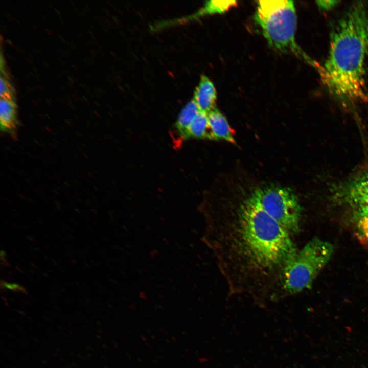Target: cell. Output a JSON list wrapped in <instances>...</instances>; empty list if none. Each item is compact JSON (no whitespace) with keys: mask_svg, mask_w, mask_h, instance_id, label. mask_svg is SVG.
I'll return each mask as SVG.
<instances>
[{"mask_svg":"<svg viewBox=\"0 0 368 368\" xmlns=\"http://www.w3.org/2000/svg\"><path fill=\"white\" fill-rule=\"evenodd\" d=\"M203 239L229 295L261 306L275 301L283 270L298 251L293 238L251 195L232 213L209 217Z\"/></svg>","mask_w":368,"mask_h":368,"instance_id":"6da1fadb","label":"cell"},{"mask_svg":"<svg viewBox=\"0 0 368 368\" xmlns=\"http://www.w3.org/2000/svg\"><path fill=\"white\" fill-rule=\"evenodd\" d=\"M368 55V8L356 2L331 33L328 54L318 71L329 93L343 105L363 95L364 63Z\"/></svg>","mask_w":368,"mask_h":368,"instance_id":"7a4b0ae2","label":"cell"},{"mask_svg":"<svg viewBox=\"0 0 368 368\" xmlns=\"http://www.w3.org/2000/svg\"><path fill=\"white\" fill-rule=\"evenodd\" d=\"M254 19L271 47L282 52H292L317 68V63L296 43L297 18L293 1H258Z\"/></svg>","mask_w":368,"mask_h":368,"instance_id":"3957f363","label":"cell"},{"mask_svg":"<svg viewBox=\"0 0 368 368\" xmlns=\"http://www.w3.org/2000/svg\"><path fill=\"white\" fill-rule=\"evenodd\" d=\"M333 245L314 238L298 251L282 272L275 301L294 295L310 288L330 260Z\"/></svg>","mask_w":368,"mask_h":368,"instance_id":"277c9868","label":"cell"},{"mask_svg":"<svg viewBox=\"0 0 368 368\" xmlns=\"http://www.w3.org/2000/svg\"><path fill=\"white\" fill-rule=\"evenodd\" d=\"M251 195L291 237L298 234L301 207L296 196L290 189L267 187L257 189Z\"/></svg>","mask_w":368,"mask_h":368,"instance_id":"5b68a950","label":"cell"},{"mask_svg":"<svg viewBox=\"0 0 368 368\" xmlns=\"http://www.w3.org/2000/svg\"><path fill=\"white\" fill-rule=\"evenodd\" d=\"M337 197L354 209L368 205V172L341 186L337 191Z\"/></svg>","mask_w":368,"mask_h":368,"instance_id":"8992f818","label":"cell"},{"mask_svg":"<svg viewBox=\"0 0 368 368\" xmlns=\"http://www.w3.org/2000/svg\"><path fill=\"white\" fill-rule=\"evenodd\" d=\"M216 99L217 93L213 82L207 76L202 75L193 98L199 110L208 113L216 108Z\"/></svg>","mask_w":368,"mask_h":368,"instance_id":"52a82bcc","label":"cell"},{"mask_svg":"<svg viewBox=\"0 0 368 368\" xmlns=\"http://www.w3.org/2000/svg\"><path fill=\"white\" fill-rule=\"evenodd\" d=\"M209 125L214 139H223L235 143L233 130L225 117L215 108L208 113Z\"/></svg>","mask_w":368,"mask_h":368,"instance_id":"ba28073f","label":"cell"},{"mask_svg":"<svg viewBox=\"0 0 368 368\" xmlns=\"http://www.w3.org/2000/svg\"><path fill=\"white\" fill-rule=\"evenodd\" d=\"M199 111L193 99L188 102L181 110L175 123V128L183 139H187L188 129Z\"/></svg>","mask_w":368,"mask_h":368,"instance_id":"9c48e42d","label":"cell"},{"mask_svg":"<svg viewBox=\"0 0 368 368\" xmlns=\"http://www.w3.org/2000/svg\"><path fill=\"white\" fill-rule=\"evenodd\" d=\"M1 126L5 131L12 132L16 128V105L12 99L1 98Z\"/></svg>","mask_w":368,"mask_h":368,"instance_id":"30bf717a","label":"cell"},{"mask_svg":"<svg viewBox=\"0 0 368 368\" xmlns=\"http://www.w3.org/2000/svg\"><path fill=\"white\" fill-rule=\"evenodd\" d=\"M190 138L214 140L208 120V113L199 111L191 123L187 133Z\"/></svg>","mask_w":368,"mask_h":368,"instance_id":"8fae6325","label":"cell"},{"mask_svg":"<svg viewBox=\"0 0 368 368\" xmlns=\"http://www.w3.org/2000/svg\"><path fill=\"white\" fill-rule=\"evenodd\" d=\"M236 5L237 2L235 1H208L198 12L189 17L188 19L196 18L206 14L224 13Z\"/></svg>","mask_w":368,"mask_h":368,"instance_id":"7c38bea8","label":"cell"},{"mask_svg":"<svg viewBox=\"0 0 368 368\" xmlns=\"http://www.w3.org/2000/svg\"><path fill=\"white\" fill-rule=\"evenodd\" d=\"M358 230L363 238L368 240V205L355 208Z\"/></svg>","mask_w":368,"mask_h":368,"instance_id":"4fadbf2b","label":"cell"},{"mask_svg":"<svg viewBox=\"0 0 368 368\" xmlns=\"http://www.w3.org/2000/svg\"><path fill=\"white\" fill-rule=\"evenodd\" d=\"M1 98L12 99V88L8 82L3 77L0 79Z\"/></svg>","mask_w":368,"mask_h":368,"instance_id":"5bb4252c","label":"cell"},{"mask_svg":"<svg viewBox=\"0 0 368 368\" xmlns=\"http://www.w3.org/2000/svg\"><path fill=\"white\" fill-rule=\"evenodd\" d=\"M1 288H3V287L4 288H7L15 292L27 293L25 288L17 283H9L1 281Z\"/></svg>","mask_w":368,"mask_h":368,"instance_id":"9a60e30c","label":"cell"},{"mask_svg":"<svg viewBox=\"0 0 368 368\" xmlns=\"http://www.w3.org/2000/svg\"><path fill=\"white\" fill-rule=\"evenodd\" d=\"M319 8L324 11H328L334 7L339 1H317Z\"/></svg>","mask_w":368,"mask_h":368,"instance_id":"2e32d148","label":"cell"}]
</instances>
